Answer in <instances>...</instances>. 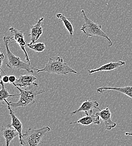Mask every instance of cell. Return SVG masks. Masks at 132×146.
<instances>
[{
	"instance_id": "obj_12",
	"label": "cell",
	"mask_w": 132,
	"mask_h": 146,
	"mask_svg": "<svg viewBox=\"0 0 132 146\" xmlns=\"http://www.w3.org/2000/svg\"><path fill=\"white\" fill-rule=\"evenodd\" d=\"M4 101L7 105V108L10 111V115L11 117V123L10 124V125L15 128L18 130V131L19 132V142L20 143L21 142L22 135H23V133H22L23 124H22L21 122L20 121L19 119L15 115L14 112L13 111V110L11 109V106L9 104V102L7 100V99L5 100Z\"/></svg>"
},
{
	"instance_id": "obj_5",
	"label": "cell",
	"mask_w": 132,
	"mask_h": 146,
	"mask_svg": "<svg viewBox=\"0 0 132 146\" xmlns=\"http://www.w3.org/2000/svg\"><path fill=\"white\" fill-rule=\"evenodd\" d=\"M50 130L51 128L47 126L38 129L29 128L24 134H23L20 144L22 146H38L42 142L43 137Z\"/></svg>"
},
{
	"instance_id": "obj_6",
	"label": "cell",
	"mask_w": 132,
	"mask_h": 146,
	"mask_svg": "<svg viewBox=\"0 0 132 146\" xmlns=\"http://www.w3.org/2000/svg\"><path fill=\"white\" fill-rule=\"evenodd\" d=\"M9 31L11 33V36H8V39L9 41V43H17L18 44L22 50V51L24 52L25 57V60L29 64H31V61L30 58L28 56V55L27 54V52L26 51L25 47L27 44L26 41L25 40V38H24V32L22 31H19L16 28L14 27L10 28L9 29Z\"/></svg>"
},
{
	"instance_id": "obj_15",
	"label": "cell",
	"mask_w": 132,
	"mask_h": 146,
	"mask_svg": "<svg viewBox=\"0 0 132 146\" xmlns=\"http://www.w3.org/2000/svg\"><path fill=\"white\" fill-rule=\"evenodd\" d=\"M107 90H113L122 93L132 99V86H127L124 87H110L103 86L97 89V92L98 93H102Z\"/></svg>"
},
{
	"instance_id": "obj_7",
	"label": "cell",
	"mask_w": 132,
	"mask_h": 146,
	"mask_svg": "<svg viewBox=\"0 0 132 146\" xmlns=\"http://www.w3.org/2000/svg\"><path fill=\"white\" fill-rule=\"evenodd\" d=\"M37 77L32 74L21 75L16 82L13 84L14 86H18L20 88H29L32 87L38 88V84L35 82L37 80Z\"/></svg>"
},
{
	"instance_id": "obj_22",
	"label": "cell",
	"mask_w": 132,
	"mask_h": 146,
	"mask_svg": "<svg viewBox=\"0 0 132 146\" xmlns=\"http://www.w3.org/2000/svg\"><path fill=\"white\" fill-rule=\"evenodd\" d=\"M125 135L128 136H132V132H125Z\"/></svg>"
},
{
	"instance_id": "obj_2",
	"label": "cell",
	"mask_w": 132,
	"mask_h": 146,
	"mask_svg": "<svg viewBox=\"0 0 132 146\" xmlns=\"http://www.w3.org/2000/svg\"><path fill=\"white\" fill-rule=\"evenodd\" d=\"M20 92V99L18 102H13L9 101L11 108L15 109L19 107H27L29 105H33L36 102V99L38 95L45 92L44 90L36 91L37 87H32L24 90L18 86H15Z\"/></svg>"
},
{
	"instance_id": "obj_20",
	"label": "cell",
	"mask_w": 132,
	"mask_h": 146,
	"mask_svg": "<svg viewBox=\"0 0 132 146\" xmlns=\"http://www.w3.org/2000/svg\"><path fill=\"white\" fill-rule=\"evenodd\" d=\"M17 79V78L14 75L9 76V83L11 84H13L14 83H15L16 82Z\"/></svg>"
},
{
	"instance_id": "obj_11",
	"label": "cell",
	"mask_w": 132,
	"mask_h": 146,
	"mask_svg": "<svg viewBox=\"0 0 132 146\" xmlns=\"http://www.w3.org/2000/svg\"><path fill=\"white\" fill-rule=\"evenodd\" d=\"M125 62L123 61H119L117 62H111L110 63L105 64L102 66L99 67V68L92 69V70H88V72L89 75L94 74V73L99 72H109L118 69L119 67L125 65Z\"/></svg>"
},
{
	"instance_id": "obj_8",
	"label": "cell",
	"mask_w": 132,
	"mask_h": 146,
	"mask_svg": "<svg viewBox=\"0 0 132 146\" xmlns=\"http://www.w3.org/2000/svg\"><path fill=\"white\" fill-rule=\"evenodd\" d=\"M99 103L97 101L92 100H86L81 105V106L74 111L71 112V115H74L78 112H84L86 115H88L91 113L94 112V109L101 110L99 108Z\"/></svg>"
},
{
	"instance_id": "obj_1",
	"label": "cell",
	"mask_w": 132,
	"mask_h": 146,
	"mask_svg": "<svg viewBox=\"0 0 132 146\" xmlns=\"http://www.w3.org/2000/svg\"><path fill=\"white\" fill-rule=\"evenodd\" d=\"M34 70H36L37 73L47 72L57 75H68L69 74L78 73L74 69L70 68L67 63H65L63 58L60 56H57L54 58L49 57L48 62L43 69H39L34 68Z\"/></svg>"
},
{
	"instance_id": "obj_18",
	"label": "cell",
	"mask_w": 132,
	"mask_h": 146,
	"mask_svg": "<svg viewBox=\"0 0 132 146\" xmlns=\"http://www.w3.org/2000/svg\"><path fill=\"white\" fill-rule=\"evenodd\" d=\"M28 47L34 51H36L37 52H42L44 51L46 49V46L43 43H28L27 44Z\"/></svg>"
},
{
	"instance_id": "obj_13",
	"label": "cell",
	"mask_w": 132,
	"mask_h": 146,
	"mask_svg": "<svg viewBox=\"0 0 132 146\" xmlns=\"http://www.w3.org/2000/svg\"><path fill=\"white\" fill-rule=\"evenodd\" d=\"M99 118V116L96 114L94 115V112H92L88 115H86L85 116L80 118L78 121L71 122L70 124H80L83 125H90L91 124H94L99 125L101 123Z\"/></svg>"
},
{
	"instance_id": "obj_14",
	"label": "cell",
	"mask_w": 132,
	"mask_h": 146,
	"mask_svg": "<svg viewBox=\"0 0 132 146\" xmlns=\"http://www.w3.org/2000/svg\"><path fill=\"white\" fill-rule=\"evenodd\" d=\"M44 19V18L39 19L37 24L31 27V33L29 35V36H30L31 39V43H34L38 40L43 34V28L41 27V24Z\"/></svg>"
},
{
	"instance_id": "obj_17",
	"label": "cell",
	"mask_w": 132,
	"mask_h": 146,
	"mask_svg": "<svg viewBox=\"0 0 132 146\" xmlns=\"http://www.w3.org/2000/svg\"><path fill=\"white\" fill-rule=\"evenodd\" d=\"M4 83L2 80L1 79V85L2 86L1 90L0 91V101L3 102L5 100H6L10 97H14L15 96H20V94H11L9 93L8 91L5 88Z\"/></svg>"
},
{
	"instance_id": "obj_16",
	"label": "cell",
	"mask_w": 132,
	"mask_h": 146,
	"mask_svg": "<svg viewBox=\"0 0 132 146\" xmlns=\"http://www.w3.org/2000/svg\"><path fill=\"white\" fill-rule=\"evenodd\" d=\"M56 17L60 19L62 22H63L65 28L69 32L70 36H72L74 34V28L72 23V21L69 19L67 18L64 14L58 13L56 14Z\"/></svg>"
},
{
	"instance_id": "obj_4",
	"label": "cell",
	"mask_w": 132,
	"mask_h": 146,
	"mask_svg": "<svg viewBox=\"0 0 132 146\" xmlns=\"http://www.w3.org/2000/svg\"><path fill=\"white\" fill-rule=\"evenodd\" d=\"M5 46L6 49V54L7 57V62L6 63L7 67L11 69H16V70H23L28 73L34 74V68L31 66V64H28L26 62L23 61L21 58L16 56L14 54H13L10 48L9 47V41L8 39V37L5 36L3 38Z\"/></svg>"
},
{
	"instance_id": "obj_19",
	"label": "cell",
	"mask_w": 132,
	"mask_h": 146,
	"mask_svg": "<svg viewBox=\"0 0 132 146\" xmlns=\"http://www.w3.org/2000/svg\"><path fill=\"white\" fill-rule=\"evenodd\" d=\"M1 79L2 80L4 83H8L9 82V76L7 75H4L3 77L0 76Z\"/></svg>"
},
{
	"instance_id": "obj_9",
	"label": "cell",
	"mask_w": 132,
	"mask_h": 146,
	"mask_svg": "<svg viewBox=\"0 0 132 146\" xmlns=\"http://www.w3.org/2000/svg\"><path fill=\"white\" fill-rule=\"evenodd\" d=\"M1 135L6 140V146H10V142L17 137H19V133L18 130L11 126L10 124H8L2 126L1 130Z\"/></svg>"
},
{
	"instance_id": "obj_3",
	"label": "cell",
	"mask_w": 132,
	"mask_h": 146,
	"mask_svg": "<svg viewBox=\"0 0 132 146\" xmlns=\"http://www.w3.org/2000/svg\"><path fill=\"white\" fill-rule=\"evenodd\" d=\"M83 18L84 20V23L80 28V31H82L87 36H98L102 37L107 39L109 43V47L113 46V42L107 36V35L102 31V25L92 21L88 18L84 10L81 11Z\"/></svg>"
},
{
	"instance_id": "obj_21",
	"label": "cell",
	"mask_w": 132,
	"mask_h": 146,
	"mask_svg": "<svg viewBox=\"0 0 132 146\" xmlns=\"http://www.w3.org/2000/svg\"><path fill=\"white\" fill-rule=\"evenodd\" d=\"M5 59V56L3 55V54L2 52H1V55H0V60H1V64H0V66H1V71L2 72H4L3 71V70L2 69V62H3V60ZM5 73V72H4Z\"/></svg>"
},
{
	"instance_id": "obj_10",
	"label": "cell",
	"mask_w": 132,
	"mask_h": 146,
	"mask_svg": "<svg viewBox=\"0 0 132 146\" xmlns=\"http://www.w3.org/2000/svg\"><path fill=\"white\" fill-rule=\"evenodd\" d=\"M96 115H98L102 119L106 130H110L116 127V123L112 120L111 112L109 107H107L105 109L100 110L99 112H96Z\"/></svg>"
}]
</instances>
